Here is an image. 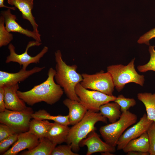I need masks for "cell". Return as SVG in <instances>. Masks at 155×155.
<instances>
[{"instance_id":"cell-30","label":"cell","mask_w":155,"mask_h":155,"mask_svg":"<svg viewBox=\"0 0 155 155\" xmlns=\"http://www.w3.org/2000/svg\"><path fill=\"white\" fill-rule=\"evenodd\" d=\"M147 132L150 144L149 152L150 155H155V122L151 124Z\"/></svg>"},{"instance_id":"cell-21","label":"cell","mask_w":155,"mask_h":155,"mask_svg":"<svg viewBox=\"0 0 155 155\" xmlns=\"http://www.w3.org/2000/svg\"><path fill=\"white\" fill-rule=\"evenodd\" d=\"M46 137L40 140L38 144L32 149L21 153L23 155H51L57 146Z\"/></svg>"},{"instance_id":"cell-29","label":"cell","mask_w":155,"mask_h":155,"mask_svg":"<svg viewBox=\"0 0 155 155\" xmlns=\"http://www.w3.org/2000/svg\"><path fill=\"white\" fill-rule=\"evenodd\" d=\"M18 133L11 135L0 141V154H3L8 148L17 140Z\"/></svg>"},{"instance_id":"cell-1","label":"cell","mask_w":155,"mask_h":155,"mask_svg":"<svg viewBox=\"0 0 155 155\" xmlns=\"http://www.w3.org/2000/svg\"><path fill=\"white\" fill-rule=\"evenodd\" d=\"M56 73L55 69L50 68L45 81L35 86L28 91L22 92L18 90V96L30 106L41 102L51 105L55 104L59 100L64 92L61 86L54 81Z\"/></svg>"},{"instance_id":"cell-14","label":"cell","mask_w":155,"mask_h":155,"mask_svg":"<svg viewBox=\"0 0 155 155\" xmlns=\"http://www.w3.org/2000/svg\"><path fill=\"white\" fill-rule=\"evenodd\" d=\"M45 68V67H35L30 70L22 68L18 72L9 73L0 71V87L13 85L23 82L32 75L40 72Z\"/></svg>"},{"instance_id":"cell-13","label":"cell","mask_w":155,"mask_h":155,"mask_svg":"<svg viewBox=\"0 0 155 155\" xmlns=\"http://www.w3.org/2000/svg\"><path fill=\"white\" fill-rule=\"evenodd\" d=\"M40 142V140L28 131L18 134V139L12 147L3 155H16L26 149H32Z\"/></svg>"},{"instance_id":"cell-35","label":"cell","mask_w":155,"mask_h":155,"mask_svg":"<svg viewBox=\"0 0 155 155\" xmlns=\"http://www.w3.org/2000/svg\"><path fill=\"white\" fill-rule=\"evenodd\" d=\"M4 0H0V7H5L7 9H9L15 11L16 10V8L14 7H8L5 5L4 4Z\"/></svg>"},{"instance_id":"cell-18","label":"cell","mask_w":155,"mask_h":155,"mask_svg":"<svg viewBox=\"0 0 155 155\" xmlns=\"http://www.w3.org/2000/svg\"><path fill=\"white\" fill-rule=\"evenodd\" d=\"M70 128L67 125L54 122L49 129L45 137L57 145L66 142Z\"/></svg>"},{"instance_id":"cell-7","label":"cell","mask_w":155,"mask_h":155,"mask_svg":"<svg viewBox=\"0 0 155 155\" xmlns=\"http://www.w3.org/2000/svg\"><path fill=\"white\" fill-rule=\"evenodd\" d=\"M34 113L32 109L28 107L20 111L6 109L0 113V122L10 127L16 133L19 134L28 131L29 124Z\"/></svg>"},{"instance_id":"cell-4","label":"cell","mask_w":155,"mask_h":155,"mask_svg":"<svg viewBox=\"0 0 155 155\" xmlns=\"http://www.w3.org/2000/svg\"><path fill=\"white\" fill-rule=\"evenodd\" d=\"M135 58L126 65L122 64L112 65L107 67V72L111 74L115 87L119 92L121 91L125 84L134 83L143 86L144 76L136 71L134 64Z\"/></svg>"},{"instance_id":"cell-19","label":"cell","mask_w":155,"mask_h":155,"mask_svg":"<svg viewBox=\"0 0 155 155\" xmlns=\"http://www.w3.org/2000/svg\"><path fill=\"white\" fill-rule=\"evenodd\" d=\"M149 139L146 131L139 137L130 141L122 150L127 153L130 151L149 152Z\"/></svg>"},{"instance_id":"cell-32","label":"cell","mask_w":155,"mask_h":155,"mask_svg":"<svg viewBox=\"0 0 155 155\" xmlns=\"http://www.w3.org/2000/svg\"><path fill=\"white\" fill-rule=\"evenodd\" d=\"M16 133L9 126L2 123L0 124V141Z\"/></svg>"},{"instance_id":"cell-22","label":"cell","mask_w":155,"mask_h":155,"mask_svg":"<svg viewBox=\"0 0 155 155\" xmlns=\"http://www.w3.org/2000/svg\"><path fill=\"white\" fill-rule=\"evenodd\" d=\"M100 113L107 118L111 123H114L120 118L122 112L120 106L117 103L110 102L102 104L100 107Z\"/></svg>"},{"instance_id":"cell-28","label":"cell","mask_w":155,"mask_h":155,"mask_svg":"<svg viewBox=\"0 0 155 155\" xmlns=\"http://www.w3.org/2000/svg\"><path fill=\"white\" fill-rule=\"evenodd\" d=\"M79 154L73 152L71 145H60L56 146L53 150L51 155H79Z\"/></svg>"},{"instance_id":"cell-9","label":"cell","mask_w":155,"mask_h":155,"mask_svg":"<svg viewBox=\"0 0 155 155\" xmlns=\"http://www.w3.org/2000/svg\"><path fill=\"white\" fill-rule=\"evenodd\" d=\"M41 44V42L35 40L30 41L27 45L25 52L21 54H18L16 52L15 48L13 45L10 43L8 46L10 53L6 57L5 63H17L20 66L22 65V69L26 70L27 67L30 64L39 63L41 58L48 52V48L44 46L41 51L34 56L32 57L28 54V51L30 48L33 46H38Z\"/></svg>"},{"instance_id":"cell-27","label":"cell","mask_w":155,"mask_h":155,"mask_svg":"<svg viewBox=\"0 0 155 155\" xmlns=\"http://www.w3.org/2000/svg\"><path fill=\"white\" fill-rule=\"evenodd\" d=\"M114 102L120 106L122 113L127 111L131 107L135 106L136 104V101L134 99L125 98L122 94L119 95Z\"/></svg>"},{"instance_id":"cell-17","label":"cell","mask_w":155,"mask_h":155,"mask_svg":"<svg viewBox=\"0 0 155 155\" xmlns=\"http://www.w3.org/2000/svg\"><path fill=\"white\" fill-rule=\"evenodd\" d=\"M69 110L70 125H73L80 121L88 111L87 109L79 101L67 98L63 101Z\"/></svg>"},{"instance_id":"cell-25","label":"cell","mask_w":155,"mask_h":155,"mask_svg":"<svg viewBox=\"0 0 155 155\" xmlns=\"http://www.w3.org/2000/svg\"><path fill=\"white\" fill-rule=\"evenodd\" d=\"M13 39V35L6 29L4 18L0 17V47L9 44Z\"/></svg>"},{"instance_id":"cell-11","label":"cell","mask_w":155,"mask_h":155,"mask_svg":"<svg viewBox=\"0 0 155 155\" xmlns=\"http://www.w3.org/2000/svg\"><path fill=\"white\" fill-rule=\"evenodd\" d=\"M80 147L86 146L87 147L86 155H90L98 152L114 153L115 152V147L111 146L103 142L99 136L93 131L82 140L80 143Z\"/></svg>"},{"instance_id":"cell-15","label":"cell","mask_w":155,"mask_h":155,"mask_svg":"<svg viewBox=\"0 0 155 155\" xmlns=\"http://www.w3.org/2000/svg\"><path fill=\"white\" fill-rule=\"evenodd\" d=\"M4 88V100L6 109L16 111H23L27 107L25 102L18 96V83L5 86Z\"/></svg>"},{"instance_id":"cell-10","label":"cell","mask_w":155,"mask_h":155,"mask_svg":"<svg viewBox=\"0 0 155 155\" xmlns=\"http://www.w3.org/2000/svg\"><path fill=\"white\" fill-rule=\"evenodd\" d=\"M153 122L148 119L146 114H144L137 123L128 129L121 136L117 143V150H122L130 141L146 132Z\"/></svg>"},{"instance_id":"cell-16","label":"cell","mask_w":155,"mask_h":155,"mask_svg":"<svg viewBox=\"0 0 155 155\" xmlns=\"http://www.w3.org/2000/svg\"><path fill=\"white\" fill-rule=\"evenodd\" d=\"M8 3L14 6L21 12L22 18L30 23L33 30L39 33L38 25L36 23L32 13L34 7V0H7Z\"/></svg>"},{"instance_id":"cell-8","label":"cell","mask_w":155,"mask_h":155,"mask_svg":"<svg viewBox=\"0 0 155 155\" xmlns=\"http://www.w3.org/2000/svg\"><path fill=\"white\" fill-rule=\"evenodd\" d=\"M82 75L83 80L80 84L84 88L113 95L115 86L112 77L108 72L101 70L94 74L83 73Z\"/></svg>"},{"instance_id":"cell-24","label":"cell","mask_w":155,"mask_h":155,"mask_svg":"<svg viewBox=\"0 0 155 155\" xmlns=\"http://www.w3.org/2000/svg\"><path fill=\"white\" fill-rule=\"evenodd\" d=\"M32 118L40 120H51L58 123L68 126L70 125L69 116H52L45 110H40L33 113L32 115Z\"/></svg>"},{"instance_id":"cell-3","label":"cell","mask_w":155,"mask_h":155,"mask_svg":"<svg viewBox=\"0 0 155 155\" xmlns=\"http://www.w3.org/2000/svg\"><path fill=\"white\" fill-rule=\"evenodd\" d=\"M99 121L107 123V118L100 113L88 111L82 119L70 128L66 143L71 146L73 152H76L79 150L80 142L90 133L95 130V125Z\"/></svg>"},{"instance_id":"cell-5","label":"cell","mask_w":155,"mask_h":155,"mask_svg":"<svg viewBox=\"0 0 155 155\" xmlns=\"http://www.w3.org/2000/svg\"><path fill=\"white\" fill-rule=\"evenodd\" d=\"M137 119L135 114L128 110L122 113L116 122L100 127V132L106 143L115 147L121 136L127 128L136 123Z\"/></svg>"},{"instance_id":"cell-34","label":"cell","mask_w":155,"mask_h":155,"mask_svg":"<svg viewBox=\"0 0 155 155\" xmlns=\"http://www.w3.org/2000/svg\"><path fill=\"white\" fill-rule=\"evenodd\" d=\"M127 155H148L149 152H143L139 151H130L127 153Z\"/></svg>"},{"instance_id":"cell-6","label":"cell","mask_w":155,"mask_h":155,"mask_svg":"<svg viewBox=\"0 0 155 155\" xmlns=\"http://www.w3.org/2000/svg\"><path fill=\"white\" fill-rule=\"evenodd\" d=\"M75 92L79 98V102L88 111L95 112L99 111L101 106L111 101H114L117 97L98 91L89 90L83 87L80 83L75 86Z\"/></svg>"},{"instance_id":"cell-23","label":"cell","mask_w":155,"mask_h":155,"mask_svg":"<svg viewBox=\"0 0 155 155\" xmlns=\"http://www.w3.org/2000/svg\"><path fill=\"white\" fill-rule=\"evenodd\" d=\"M137 97L145 106L148 119L155 122V93H140Z\"/></svg>"},{"instance_id":"cell-26","label":"cell","mask_w":155,"mask_h":155,"mask_svg":"<svg viewBox=\"0 0 155 155\" xmlns=\"http://www.w3.org/2000/svg\"><path fill=\"white\" fill-rule=\"evenodd\" d=\"M154 46H150L148 51L150 55L149 61L146 64L139 65L137 68L138 71L141 72H146L150 71H155V50Z\"/></svg>"},{"instance_id":"cell-33","label":"cell","mask_w":155,"mask_h":155,"mask_svg":"<svg viewBox=\"0 0 155 155\" xmlns=\"http://www.w3.org/2000/svg\"><path fill=\"white\" fill-rule=\"evenodd\" d=\"M6 109L4 100V88L0 87V112H4Z\"/></svg>"},{"instance_id":"cell-20","label":"cell","mask_w":155,"mask_h":155,"mask_svg":"<svg viewBox=\"0 0 155 155\" xmlns=\"http://www.w3.org/2000/svg\"><path fill=\"white\" fill-rule=\"evenodd\" d=\"M52 124L47 120L33 119L30 121L28 131L40 140L46 137Z\"/></svg>"},{"instance_id":"cell-31","label":"cell","mask_w":155,"mask_h":155,"mask_svg":"<svg viewBox=\"0 0 155 155\" xmlns=\"http://www.w3.org/2000/svg\"><path fill=\"white\" fill-rule=\"evenodd\" d=\"M154 38H155V28L141 36L137 40V42L140 44H144L150 45V40Z\"/></svg>"},{"instance_id":"cell-2","label":"cell","mask_w":155,"mask_h":155,"mask_svg":"<svg viewBox=\"0 0 155 155\" xmlns=\"http://www.w3.org/2000/svg\"><path fill=\"white\" fill-rule=\"evenodd\" d=\"M56 74L55 79L56 83L63 88L68 98L80 101L75 92L76 85L83 80L82 74L77 71V66L74 64L67 65L62 58L61 52L57 50L55 53Z\"/></svg>"},{"instance_id":"cell-12","label":"cell","mask_w":155,"mask_h":155,"mask_svg":"<svg viewBox=\"0 0 155 155\" xmlns=\"http://www.w3.org/2000/svg\"><path fill=\"white\" fill-rule=\"evenodd\" d=\"M11 10L7 9L1 12V15L4 18L5 27L8 32H18L41 42V35L39 33L23 28L16 22L18 20L17 17L12 13Z\"/></svg>"}]
</instances>
